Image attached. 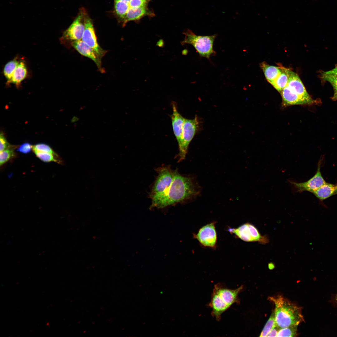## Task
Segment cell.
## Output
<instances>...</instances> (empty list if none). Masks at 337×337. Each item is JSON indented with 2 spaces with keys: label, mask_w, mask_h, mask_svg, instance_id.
<instances>
[{
  "label": "cell",
  "mask_w": 337,
  "mask_h": 337,
  "mask_svg": "<svg viewBox=\"0 0 337 337\" xmlns=\"http://www.w3.org/2000/svg\"><path fill=\"white\" fill-rule=\"evenodd\" d=\"M32 146L29 143H25L18 148L17 151L19 152L24 154H27L30 153L31 150L32 149Z\"/></svg>",
  "instance_id": "484cf974"
},
{
  "label": "cell",
  "mask_w": 337,
  "mask_h": 337,
  "mask_svg": "<svg viewBox=\"0 0 337 337\" xmlns=\"http://www.w3.org/2000/svg\"><path fill=\"white\" fill-rule=\"evenodd\" d=\"M202 188L195 177L180 174L175 170L173 179L160 195L151 199L150 209H163L195 200Z\"/></svg>",
  "instance_id": "6da1fadb"
},
{
  "label": "cell",
  "mask_w": 337,
  "mask_h": 337,
  "mask_svg": "<svg viewBox=\"0 0 337 337\" xmlns=\"http://www.w3.org/2000/svg\"><path fill=\"white\" fill-rule=\"evenodd\" d=\"M297 325H293L280 329L277 337H295L297 335Z\"/></svg>",
  "instance_id": "603a6c76"
},
{
  "label": "cell",
  "mask_w": 337,
  "mask_h": 337,
  "mask_svg": "<svg viewBox=\"0 0 337 337\" xmlns=\"http://www.w3.org/2000/svg\"><path fill=\"white\" fill-rule=\"evenodd\" d=\"M322 72L325 74L337 76V65L335 66L334 68L331 70Z\"/></svg>",
  "instance_id": "f1b7e54d"
},
{
  "label": "cell",
  "mask_w": 337,
  "mask_h": 337,
  "mask_svg": "<svg viewBox=\"0 0 337 337\" xmlns=\"http://www.w3.org/2000/svg\"><path fill=\"white\" fill-rule=\"evenodd\" d=\"M284 106L295 105H310L307 100L298 96L288 86L285 87L280 93Z\"/></svg>",
  "instance_id": "5bb4252c"
},
{
  "label": "cell",
  "mask_w": 337,
  "mask_h": 337,
  "mask_svg": "<svg viewBox=\"0 0 337 337\" xmlns=\"http://www.w3.org/2000/svg\"><path fill=\"white\" fill-rule=\"evenodd\" d=\"M320 162V161L318 163L315 174L307 181L300 183L291 182L298 192L307 191L313 193L326 182L321 173Z\"/></svg>",
  "instance_id": "30bf717a"
},
{
  "label": "cell",
  "mask_w": 337,
  "mask_h": 337,
  "mask_svg": "<svg viewBox=\"0 0 337 337\" xmlns=\"http://www.w3.org/2000/svg\"><path fill=\"white\" fill-rule=\"evenodd\" d=\"M268 267L269 269H272L274 268L275 266L274 264L273 263L271 262L268 264Z\"/></svg>",
  "instance_id": "f546056e"
},
{
  "label": "cell",
  "mask_w": 337,
  "mask_h": 337,
  "mask_svg": "<svg viewBox=\"0 0 337 337\" xmlns=\"http://www.w3.org/2000/svg\"><path fill=\"white\" fill-rule=\"evenodd\" d=\"M289 70L288 69L282 67L280 74L271 85L280 93L287 85Z\"/></svg>",
  "instance_id": "e0dca14e"
},
{
  "label": "cell",
  "mask_w": 337,
  "mask_h": 337,
  "mask_svg": "<svg viewBox=\"0 0 337 337\" xmlns=\"http://www.w3.org/2000/svg\"><path fill=\"white\" fill-rule=\"evenodd\" d=\"M87 13L84 8L80 9L72 23L63 32L62 37L64 39L71 41V42L81 40Z\"/></svg>",
  "instance_id": "52a82bcc"
},
{
  "label": "cell",
  "mask_w": 337,
  "mask_h": 337,
  "mask_svg": "<svg viewBox=\"0 0 337 337\" xmlns=\"http://www.w3.org/2000/svg\"><path fill=\"white\" fill-rule=\"evenodd\" d=\"M73 47L82 56L92 60L96 64L100 71L103 72L104 70L101 66L102 59L91 47L82 40L71 43Z\"/></svg>",
  "instance_id": "7c38bea8"
},
{
  "label": "cell",
  "mask_w": 337,
  "mask_h": 337,
  "mask_svg": "<svg viewBox=\"0 0 337 337\" xmlns=\"http://www.w3.org/2000/svg\"><path fill=\"white\" fill-rule=\"evenodd\" d=\"M173 113L171 116L172 125L177 142L179 145L181 141L183 124L185 118L179 113L177 104L174 102L172 103Z\"/></svg>",
  "instance_id": "4fadbf2b"
},
{
  "label": "cell",
  "mask_w": 337,
  "mask_h": 337,
  "mask_svg": "<svg viewBox=\"0 0 337 337\" xmlns=\"http://www.w3.org/2000/svg\"><path fill=\"white\" fill-rule=\"evenodd\" d=\"M199 124V120L196 116L193 119H185L182 140L178 145L179 153L177 155L178 162L185 159L189 145L197 132Z\"/></svg>",
  "instance_id": "5b68a950"
},
{
  "label": "cell",
  "mask_w": 337,
  "mask_h": 337,
  "mask_svg": "<svg viewBox=\"0 0 337 337\" xmlns=\"http://www.w3.org/2000/svg\"><path fill=\"white\" fill-rule=\"evenodd\" d=\"M19 62L17 60L15 59L8 62L4 66L3 73L7 81V83H10L13 73Z\"/></svg>",
  "instance_id": "d6986e66"
},
{
  "label": "cell",
  "mask_w": 337,
  "mask_h": 337,
  "mask_svg": "<svg viewBox=\"0 0 337 337\" xmlns=\"http://www.w3.org/2000/svg\"><path fill=\"white\" fill-rule=\"evenodd\" d=\"M334 300L335 303L337 304V293L335 295L334 297Z\"/></svg>",
  "instance_id": "4dcf8cb0"
},
{
  "label": "cell",
  "mask_w": 337,
  "mask_h": 337,
  "mask_svg": "<svg viewBox=\"0 0 337 337\" xmlns=\"http://www.w3.org/2000/svg\"><path fill=\"white\" fill-rule=\"evenodd\" d=\"M321 78L323 80L330 83L333 87L334 93L332 99L337 100V76L330 74H325L322 72Z\"/></svg>",
  "instance_id": "ffe728a7"
},
{
  "label": "cell",
  "mask_w": 337,
  "mask_h": 337,
  "mask_svg": "<svg viewBox=\"0 0 337 337\" xmlns=\"http://www.w3.org/2000/svg\"><path fill=\"white\" fill-rule=\"evenodd\" d=\"M276 325L274 311H273L270 318L266 324L260 337H266L270 331Z\"/></svg>",
  "instance_id": "7402d4cb"
},
{
  "label": "cell",
  "mask_w": 337,
  "mask_h": 337,
  "mask_svg": "<svg viewBox=\"0 0 337 337\" xmlns=\"http://www.w3.org/2000/svg\"><path fill=\"white\" fill-rule=\"evenodd\" d=\"M37 157L42 161L45 162H55L60 163L61 161L56 159V156L52 154L38 151H33Z\"/></svg>",
  "instance_id": "44dd1931"
},
{
  "label": "cell",
  "mask_w": 337,
  "mask_h": 337,
  "mask_svg": "<svg viewBox=\"0 0 337 337\" xmlns=\"http://www.w3.org/2000/svg\"><path fill=\"white\" fill-rule=\"evenodd\" d=\"M158 175L149 194L151 200L161 194L173 180L175 170L169 166H163L156 169Z\"/></svg>",
  "instance_id": "8992f818"
},
{
  "label": "cell",
  "mask_w": 337,
  "mask_h": 337,
  "mask_svg": "<svg viewBox=\"0 0 337 337\" xmlns=\"http://www.w3.org/2000/svg\"><path fill=\"white\" fill-rule=\"evenodd\" d=\"M216 222L207 224L198 230L193 237L197 239L203 247L215 249L216 247L217 235L216 229Z\"/></svg>",
  "instance_id": "ba28073f"
},
{
  "label": "cell",
  "mask_w": 337,
  "mask_h": 337,
  "mask_svg": "<svg viewBox=\"0 0 337 337\" xmlns=\"http://www.w3.org/2000/svg\"><path fill=\"white\" fill-rule=\"evenodd\" d=\"M33 151H38L49 153L57 156L52 149L48 145L43 143H39L33 146Z\"/></svg>",
  "instance_id": "d4e9b609"
},
{
  "label": "cell",
  "mask_w": 337,
  "mask_h": 337,
  "mask_svg": "<svg viewBox=\"0 0 337 337\" xmlns=\"http://www.w3.org/2000/svg\"><path fill=\"white\" fill-rule=\"evenodd\" d=\"M280 329L276 325L270 331L266 337H277Z\"/></svg>",
  "instance_id": "83f0119b"
},
{
  "label": "cell",
  "mask_w": 337,
  "mask_h": 337,
  "mask_svg": "<svg viewBox=\"0 0 337 337\" xmlns=\"http://www.w3.org/2000/svg\"><path fill=\"white\" fill-rule=\"evenodd\" d=\"M260 66L268 81L272 85L281 71L282 67L270 65L265 62L260 64Z\"/></svg>",
  "instance_id": "2e32d148"
},
{
  "label": "cell",
  "mask_w": 337,
  "mask_h": 337,
  "mask_svg": "<svg viewBox=\"0 0 337 337\" xmlns=\"http://www.w3.org/2000/svg\"><path fill=\"white\" fill-rule=\"evenodd\" d=\"M287 86L300 97L308 101L310 105L317 103V101L309 94L298 75L290 70Z\"/></svg>",
  "instance_id": "8fae6325"
},
{
  "label": "cell",
  "mask_w": 337,
  "mask_h": 337,
  "mask_svg": "<svg viewBox=\"0 0 337 337\" xmlns=\"http://www.w3.org/2000/svg\"><path fill=\"white\" fill-rule=\"evenodd\" d=\"M243 288V286L242 285L236 289H230L222 283L214 285L208 305L212 309V316L216 320L219 321L222 314L233 304H239L238 295Z\"/></svg>",
  "instance_id": "3957f363"
},
{
  "label": "cell",
  "mask_w": 337,
  "mask_h": 337,
  "mask_svg": "<svg viewBox=\"0 0 337 337\" xmlns=\"http://www.w3.org/2000/svg\"><path fill=\"white\" fill-rule=\"evenodd\" d=\"M27 73V69L25 63L23 61L19 62L13 73L10 83L17 86L19 85L26 77Z\"/></svg>",
  "instance_id": "ac0fdd59"
},
{
  "label": "cell",
  "mask_w": 337,
  "mask_h": 337,
  "mask_svg": "<svg viewBox=\"0 0 337 337\" xmlns=\"http://www.w3.org/2000/svg\"><path fill=\"white\" fill-rule=\"evenodd\" d=\"M183 34L185 35V38L181 42L182 45L188 44L192 45L201 57L210 60L211 56L216 55L213 45L217 35L199 36L195 34L189 30H187Z\"/></svg>",
  "instance_id": "277c9868"
},
{
  "label": "cell",
  "mask_w": 337,
  "mask_h": 337,
  "mask_svg": "<svg viewBox=\"0 0 337 337\" xmlns=\"http://www.w3.org/2000/svg\"><path fill=\"white\" fill-rule=\"evenodd\" d=\"M268 300L275 305L274 311L276 326L280 329L297 325L304 321L302 307L281 295L269 297Z\"/></svg>",
  "instance_id": "7a4b0ae2"
},
{
  "label": "cell",
  "mask_w": 337,
  "mask_h": 337,
  "mask_svg": "<svg viewBox=\"0 0 337 337\" xmlns=\"http://www.w3.org/2000/svg\"><path fill=\"white\" fill-rule=\"evenodd\" d=\"M14 150L10 148L0 151V165H3L15 156Z\"/></svg>",
  "instance_id": "cb8c5ba5"
},
{
  "label": "cell",
  "mask_w": 337,
  "mask_h": 337,
  "mask_svg": "<svg viewBox=\"0 0 337 337\" xmlns=\"http://www.w3.org/2000/svg\"><path fill=\"white\" fill-rule=\"evenodd\" d=\"M10 145L2 134L0 136V150L2 151L10 148Z\"/></svg>",
  "instance_id": "4316f807"
},
{
  "label": "cell",
  "mask_w": 337,
  "mask_h": 337,
  "mask_svg": "<svg viewBox=\"0 0 337 337\" xmlns=\"http://www.w3.org/2000/svg\"><path fill=\"white\" fill-rule=\"evenodd\" d=\"M312 193L320 200L323 201L337 194V185L326 182Z\"/></svg>",
  "instance_id": "9a60e30c"
},
{
  "label": "cell",
  "mask_w": 337,
  "mask_h": 337,
  "mask_svg": "<svg viewBox=\"0 0 337 337\" xmlns=\"http://www.w3.org/2000/svg\"><path fill=\"white\" fill-rule=\"evenodd\" d=\"M81 40L92 48L101 59L107 52L99 46L92 20L88 13L85 17V29Z\"/></svg>",
  "instance_id": "9c48e42d"
}]
</instances>
